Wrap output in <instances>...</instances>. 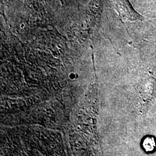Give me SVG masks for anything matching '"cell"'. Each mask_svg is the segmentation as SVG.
<instances>
[{
	"label": "cell",
	"mask_w": 156,
	"mask_h": 156,
	"mask_svg": "<svg viewBox=\"0 0 156 156\" xmlns=\"http://www.w3.org/2000/svg\"><path fill=\"white\" fill-rule=\"evenodd\" d=\"M143 146L147 151H153L156 147V142L154 139L152 137H147L144 141Z\"/></svg>",
	"instance_id": "cell-1"
}]
</instances>
